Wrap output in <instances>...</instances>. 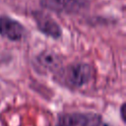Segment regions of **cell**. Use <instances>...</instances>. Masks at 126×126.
Wrapping results in <instances>:
<instances>
[{"instance_id":"cell-1","label":"cell","mask_w":126,"mask_h":126,"mask_svg":"<svg viewBox=\"0 0 126 126\" xmlns=\"http://www.w3.org/2000/svg\"><path fill=\"white\" fill-rule=\"evenodd\" d=\"M94 77V68L84 62H77L58 70L57 81L68 89L76 90L87 85Z\"/></svg>"},{"instance_id":"cell-5","label":"cell","mask_w":126,"mask_h":126,"mask_svg":"<svg viewBox=\"0 0 126 126\" xmlns=\"http://www.w3.org/2000/svg\"><path fill=\"white\" fill-rule=\"evenodd\" d=\"M45 7L57 12H77L84 5L85 0H41Z\"/></svg>"},{"instance_id":"cell-3","label":"cell","mask_w":126,"mask_h":126,"mask_svg":"<svg viewBox=\"0 0 126 126\" xmlns=\"http://www.w3.org/2000/svg\"><path fill=\"white\" fill-rule=\"evenodd\" d=\"M26 32L25 27L17 20L8 16H0V35L3 37L18 41L25 37Z\"/></svg>"},{"instance_id":"cell-4","label":"cell","mask_w":126,"mask_h":126,"mask_svg":"<svg viewBox=\"0 0 126 126\" xmlns=\"http://www.w3.org/2000/svg\"><path fill=\"white\" fill-rule=\"evenodd\" d=\"M34 21L37 29L47 36L52 38H59L62 34L60 26L48 15L41 12H36L34 15Z\"/></svg>"},{"instance_id":"cell-2","label":"cell","mask_w":126,"mask_h":126,"mask_svg":"<svg viewBox=\"0 0 126 126\" xmlns=\"http://www.w3.org/2000/svg\"><path fill=\"white\" fill-rule=\"evenodd\" d=\"M56 126H108L95 113H67L58 118Z\"/></svg>"},{"instance_id":"cell-6","label":"cell","mask_w":126,"mask_h":126,"mask_svg":"<svg viewBox=\"0 0 126 126\" xmlns=\"http://www.w3.org/2000/svg\"><path fill=\"white\" fill-rule=\"evenodd\" d=\"M36 63L37 66H39L41 69L47 71H54L55 69L59 68L60 59L57 54L51 51H44L36 57Z\"/></svg>"},{"instance_id":"cell-7","label":"cell","mask_w":126,"mask_h":126,"mask_svg":"<svg viewBox=\"0 0 126 126\" xmlns=\"http://www.w3.org/2000/svg\"><path fill=\"white\" fill-rule=\"evenodd\" d=\"M124 109H125V103H123L120 107V114H121V118H122V121L125 122V118H124Z\"/></svg>"}]
</instances>
